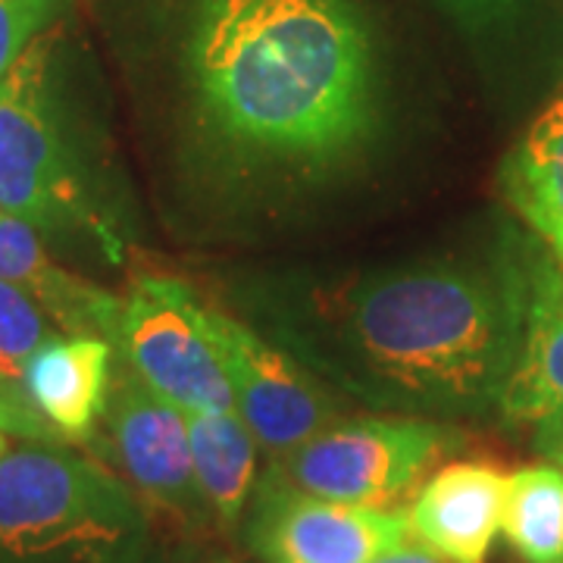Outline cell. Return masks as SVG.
<instances>
[{
	"instance_id": "cell-10",
	"label": "cell",
	"mask_w": 563,
	"mask_h": 563,
	"mask_svg": "<svg viewBox=\"0 0 563 563\" xmlns=\"http://www.w3.org/2000/svg\"><path fill=\"white\" fill-rule=\"evenodd\" d=\"M498 410L504 420L536 429L548 451L563 435V263L544 261L529 276L523 342Z\"/></svg>"
},
{
	"instance_id": "cell-2",
	"label": "cell",
	"mask_w": 563,
	"mask_h": 563,
	"mask_svg": "<svg viewBox=\"0 0 563 563\" xmlns=\"http://www.w3.org/2000/svg\"><path fill=\"white\" fill-rule=\"evenodd\" d=\"M529 279L504 263L429 261L307 291L285 342L363 401L473 413L501 398L526 325Z\"/></svg>"
},
{
	"instance_id": "cell-3",
	"label": "cell",
	"mask_w": 563,
	"mask_h": 563,
	"mask_svg": "<svg viewBox=\"0 0 563 563\" xmlns=\"http://www.w3.org/2000/svg\"><path fill=\"white\" fill-rule=\"evenodd\" d=\"M0 210L47 244L125 261L129 213L98 122L73 95L60 22L0 76Z\"/></svg>"
},
{
	"instance_id": "cell-13",
	"label": "cell",
	"mask_w": 563,
	"mask_h": 563,
	"mask_svg": "<svg viewBox=\"0 0 563 563\" xmlns=\"http://www.w3.org/2000/svg\"><path fill=\"white\" fill-rule=\"evenodd\" d=\"M0 282L25 288L66 335L117 339L122 298L60 266L38 232L7 210H0Z\"/></svg>"
},
{
	"instance_id": "cell-23",
	"label": "cell",
	"mask_w": 563,
	"mask_h": 563,
	"mask_svg": "<svg viewBox=\"0 0 563 563\" xmlns=\"http://www.w3.org/2000/svg\"><path fill=\"white\" fill-rule=\"evenodd\" d=\"M7 451H10V444H7V432L0 429V457H3Z\"/></svg>"
},
{
	"instance_id": "cell-12",
	"label": "cell",
	"mask_w": 563,
	"mask_h": 563,
	"mask_svg": "<svg viewBox=\"0 0 563 563\" xmlns=\"http://www.w3.org/2000/svg\"><path fill=\"white\" fill-rule=\"evenodd\" d=\"M117 347L98 335H57L25 363L22 385L66 444L91 448L101 426Z\"/></svg>"
},
{
	"instance_id": "cell-1",
	"label": "cell",
	"mask_w": 563,
	"mask_h": 563,
	"mask_svg": "<svg viewBox=\"0 0 563 563\" xmlns=\"http://www.w3.org/2000/svg\"><path fill=\"white\" fill-rule=\"evenodd\" d=\"M185 85L191 161L242 198L322 188L379 125L373 44L347 0H201Z\"/></svg>"
},
{
	"instance_id": "cell-17",
	"label": "cell",
	"mask_w": 563,
	"mask_h": 563,
	"mask_svg": "<svg viewBox=\"0 0 563 563\" xmlns=\"http://www.w3.org/2000/svg\"><path fill=\"white\" fill-rule=\"evenodd\" d=\"M57 335V322L25 288L0 282V373L22 383L25 363Z\"/></svg>"
},
{
	"instance_id": "cell-8",
	"label": "cell",
	"mask_w": 563,
	"mask_h": 563,
	"mask_svg": "<svg viewBox=\"0 0 563 563\" xmlns=\"http://www.w3.org/2000/svg\"><path fill=\"white\" fill-rule=\"evenodd\" d=\"M242 529L261 563H373L413 539L407 510L307 495L276 466L254 488Z\"/></svg>"
},
{
	"instance_id": "cell-14",
	"label": "cell",
	"mask_w": 563,
	"mask_h": 563,
	"mask_svg": "<svg viewBox=\"0 0 563 563\" xmlns=\"http://www.w3.org/2000/svg\"><path fill=\"white\" fill-rule=\"evenodd\" d=\"M195 476L213 526L235 536L244 523L251 495L257 488L261 444L239 410L225 413H185Z\"/></svg>"
},
{
	"instance_id": "cell-11",
	"label": "cell",
	"mask_w": 563,
	"mask_h": 563,
	"mask_svg": "<svg viewBox=\"0 0 563 563\" xmlns=\"http://www.w3.org/2000/svg\"><path fill=\"white\" fill-rule=\"evenodd\" d=\"M507 476L485 461L444 463L407 507L410 536L448 563H485L501 529Z\"/></svg>"
},
{
	"instance_id": "cell-5",
	"label": "cell",
	"mask_w": 563,
	"mask_h": 563,
	"mask_svg": "<svg viewBox=\"0 0 563 563\" xmlns=\"http://www.w3.org/2000/svg\"><path fill=\"white\" fill-rule=\"evenodd\" d=\"M117 357L185 413L235 410V391L207 325V307L179 279L139 276L122 295Z\"/></svg>"
},
{
	"instance_id": "cell-16",
	"label": "cell",
	"mask_w": 563,
	"mask_h": 563,
	"mask_svg": "<svg viewBox=\"0 0 563 563\" xmlns=\"http://www.w3.org/2000/svg\"><path fill=\"white\" fill-rule=\"evenodd\" d=\"M501 529L523 563H563V470L536 463L507 476Z\"/></svg>"
},
{
	"instance_id": "cell-22",
	"label": "cell",
	"mask_w": 563,
	"mask_h": 563,
	"mask_svg": "<svg viewBox=\"0 0 563 563\" xmlns=\"http://www.w3.org/2000/svg\"><path fill=\"white\" fill-rule=\"evenodd\" d=\"M198 563H239L235 558H229V554H207V558H201Z\"/></svg>"
},
{
	"instance_id": "cell-20",
	"label": "cell",
	"mask_w": 563,
	"mask_h": 563,
	"mask_svg": "<svg viewBox=\"0 0 563 563\" xmlns=\"http://www.w3.org/2000/svg\"><path fill=\"white\" fill-rule=\"evenodd\" d=\"M373 563H448V561H442L439 554H432V551H429V548H422V544L404 542L401 548L388 551V554H383L379 561H373Z\"/></svg>"
},
{
	"instance_id": "cell-18",
	"label": "cell",
	"mask_w": 563,
	"mask_h": 563,
	"mask_svg": "<svg viewBox=\"0 0 563 563\" xmlns=\"http://www.w3.org/2000/svg\"><path fill=\"white\" fill-rule=\"evenodd\" d=\"M73 0H0V76L32 41L54 29Z\"/></svg>"
},
{
	"instance_id": "cell-15",
	"label": "cell",
	"mask_w": 563,
	"mask_h": 563,
	"mask_svg": "<svg viewBox=\"0 0 563 563\" xmlns=\"http://www.w3.org/2000/svg\"><path fill=\"white\" fill-rule=\"evenodd\" d=\"M501 185L510 207L563 263V91L507 154Z\"/></svg>"
},
{
	"instance_id": "cell-6",
	"label": "cell",
	"mask_w": 563,
	"mask_h": 563,
	"mask_svg": "<svg viewBox=\"0 0 563 563\" xmlns=\"http://www.w3.org/2000/svg\"><path fill=\"white\" fill-rule=\"evenodd\" d=\"M454 448L461 432L444 422L339 420L273 466L307 495L391 507Z\"/></svg>"
},
{
	"instance_id": "cell-19",
	"label": "cell",
	"mask_w": 563,
	"mask_h": 563,
	"mask_svg": "<svg viewBox=\"0 0 563 563\" xmlns=\"http://www.w3.org/2000/svg\"><path fill=\"white\" fill-rule=\"evenodd\" d=\"M0 429L7 435H16L22 442L66 444L41 417L38 407L32 404L29 391H25V385L20 379H10L7 373H0Z\"/></svg>"
},
{
	"instance_id": "cell-9",
	"label": "cell",
	"mask_w": 563,
	"mask_h": 563,
	"mask_svg": "<svg viewBox=\"0 0 563 563\" xmlns=\"http://www.w3.org/2000/svg\"><path fill=\"white\" fill-rule=\"evenodd\" d=\"M207 325L235 391V410L269 461L291 457L298 448L342 420L335 398L298 357L222 310L207 307Z\"/></svg>"
},
{
	"instance_id": "cell-4",
	"label": "cell",
	"mask_w": 563,
	"mask_h": 563,
	"mask_svg": "<svg viewBox=\"0 0 563 563\" xmlns=\"http://www.w3.org/2000/svg\"><path fill=\"white\" fill-rule=\"evenodd\" d=\"M147 507L113 466L69 444L0 457V563H147Z\"/></svg>"
},
{
	"instance_id": "cell-21",
	"label": "cell",
	"mask_w": 563,
	"mask_h": 563,
	"mask_svg": "<svg viewBox=\"0 0 563 563\" xmlns=\"http://www.w3.org/2000/svg\"><path fill=\"white\" fill-rule=\"evenodd\" d=\"M544 457H551V461L558 463V466H561V470H563V435H561V439H558V442L551 444L548 451H544Z\"/></svg>"
},
{
	"instance_id": "cell-7",
	"label": "cell",
	"mask_w": 563,
	"mask_h": 563,
	"mask_svg": "<svg viewBox=\"0 0 563 563\" xmlns=\"http://www.w3.org/2000/svg\"><path fill=\"white\" fill-rule=\"evenodd\" d=\"M91 451L120 473L147 510H157L185 529L213 523L195 476L185 410L141 383L122 357L113 361L107 407Z\"/></svg>"
}]
</instances>
